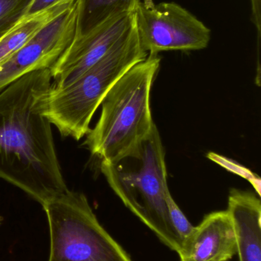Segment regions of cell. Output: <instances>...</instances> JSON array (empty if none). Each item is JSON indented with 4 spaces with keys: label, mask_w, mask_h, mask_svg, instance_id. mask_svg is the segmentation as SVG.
I'll use <instances>...</instances> for the list:
<instances>
[{
    "label": "cell",
    "mask_w": 261,
    "mask_h": 261,
    "mask_svg": "<svg viewBox=\"0 0 261 261\" xmlns=\"http://www.w3.org/2000/svg\"><path fill=\"white\" fill-rule=\"evenodd\" d=\"M50 69L21 76L0 92V179L41 205L67 191L46 116Z\"/></svg>",
    "instance_id": "cell-1"
},
{
    "label": "cell",
    "mask_w": 261,
    "mask_h": 261,
    "mask_svg": "<svg viewBox=\"0 0 261 261\" xmlns=\"http://www.w3.org/2000/svg\"><path fill=\"white\" fill-rule=\"evenodd\" d=\"M160 58L148 54L113 86L101 103V113L84 145L101 161L116 165L136 159L156 126L150 93Z\"/></svg>",
    "instance_id": "cell-2"
},
{
    "label": "cell",
    "mask_w": 261,
    "mask_h": 261,
    "mask_svg": "<svg viewBox=\"0 0 261 261\" xmlns=\"http://www.w3.org/2000/svg\"><path fill=\"white\" fill-rule=\"evenodd\" d=\"M148 56L139 44L136 24L94 65L72 84L52 87L46 116L64 138L79 141L90 132L93 115L113 86Z\"/></svg>",
    "instance_id": "cell-3"
},
{
    "label": "cell",
    "mask_w": 261,
    "mask_h": 261,
    "mask_svg": "<svg viewBox=\"0 0 261 261\" xmlns=\"http://www.w3.org/2000/svg\"><path fill=\"white\" fill-rule=\"evenodd\" d=\"M139 168L126 170L101 161V170L112 190L143 223L173 251L181 242L170 225L165 201L168 190L165 150L157 127L143 147Z\"/></svg>",
    "instance_id": "cell-4"
},
{
    "label": "cell",
    "mask_w": 261,
    "mask_h": 261,
    "mask_svg": "<svg viewBox=\"0 0 261 261\" xmlns=\"http://www.w3.org/2000/svg\"><path fill=\"white\" fill-rule=\"evenodd\" d=\"M42 206L50 231L49 261H133L101 225L84 193L67 190Z\"/></svg>",
    "instance_id": "cell-5"
},
{
    "label": "cell",
    "mask_w": 261,
    "mask_h": 261,
    "mask_svg": "<svg viewBox=\"0 0 261 261\" xmlns=\"http://www.w3.org/2000/svg\"><path fill=\"white\" fill-rule=\"evenodd\" d=\"M134 15L139 44L147 53L202 50L209 44L211 30L177 3L148 8L140 2Z\"/></svg>",
    "instance_id": "cell-6"
},
{
    "label": "cell",
    "mask_w": 261,
    "mask_h": 261,
    "mask_svg": "<svg viewBox=\"0 0 261 261\" xmlns=\"http://www.w3.org/2000/svg\"><path fill=\"white\" fill-rule=\"evenodd\" d=\"M76 25L75 2L26 45L0 64V92L27 73L52 68L73 42Z\"/></svg>",
    "instance_id": "cell-7"
},
{
    "label": "cell",
    "mask_w": 261,
    "mask_h": 261,
    "mask_svg": "<svg viewBox=\"0 0 261 261\" xmlns=\"http://www.w3.org/2000/svg\"><path fill=\"white\" fill-rule=\"evenodd\" d=\"M135 25L134 13L114 17L88 35L75 39L50 69L52 87H64L94 65Z\"/></svg>",
    "instance_id": "cell-8"
},
{
    "label": "cell",
    "mask_w": 261,
    "mask_h": 261,
    "mask_svg": "<svg viewBox=\"0 0 261 261\" xmlns=\"http://www.w3.org/2000/svg\"><path fill=\"white\" fill-rule=\"evenodd\" d=\"M237 252L234 225L225 210L205 216L182 242L178 254L180 261H228Z\"/></svg>",
    "instance_id": "cell-9"
},
{
    "label": "cell",
    "mask_w": 261,
    "mask_h": 261,
    "mask_svg": "<svg viewBox=\"0 0 261 261\" xmlns=\"http://www.w3.org/2000/svg\"><path fill=\"white\" fill-rule=\"evenodd\" d=\"M227 211L234 225L239 261H261V202L254 193L231 189Z\"/></svg>",
    "instance_id": "cell-10"
},
{
    "label": "cell",
    "mask_w": 261,
    "mask_h": 261,
    "mask_svg": "<svg viewBox=\"0 0 261 261\" xmlns=\"http://www.w3.org/2000/svg\"><path fill=\"white\" fill-rule=\"evenodd\" d=\"M140 2V0H76L77 25L75 39L86 36L112 18L134 13Z\"/></svg>",
    "instance_id": "cell-11"
},
{
    "label": "cell",
    "mask_w": 261,
    "mask_h": 261,
    "mask_svg": "<svg viewBox=\"0 0 261 261\" xmlns=\"http://www.w3.org/2000/svg\"><path fill=\"white\" fill-rule=\"evenodd\" d=\"M76 1L58 3L45 10L25 18L0 39V64L32 40L41 29L73 6Z\"/></svg>",
    "instance_id": "cell-12"
},
{
    "label": "cell",
    "mask_w": 261,
    "mask_h": 261,
    "mask_svg": "<svg viewBox=\"0 0 261 261\" xmlns=\"http://www.w3.org/2000/svg\"><path fill=\"white\" fill-rule=\"evenodd\" d=\"M34 0H0V39L27 15Z\"/></svg>",
    "instance_id": "cell-13"
},
{
    "label": "cell",
    "mask_w": 261,
    "mask_h": 261,
    "mask_svg": "<svg viewBox=\"0 0 261 261\" xmlns=\"http://www.w3.org/2000/svg\"><path fill=\"white\" fill-rule=\"evenodd\" d=\"M165 201L170 225L175 234L180 241L181 246H182V242L189 237L194 230L195 226L190 223L186 216L184 215L176 201L173 199L170 189L165 191Z\"/></svg>",
    "instance_id": "cell-14"
},
{
    "label": "cell",
    "mask_w": 261,
    "mask_h": 261,
    "mask_svg": "<svg viewBox=\"0 0 261 261\" xmlns=\"http://www.w3.org/2000/svg\"><path fill=\"white\" fill-rule=\"evenodd\" d=\"M67 1H76V0H34L33 3L31 5L30 8H29V11H28L27 15L25 18L35 15V14L38 13L41 11L45 10V9H49V8L58 4V3Z\"/></svg>",
    "instance_id": "cell-15"
},
{
    "label": "cell",
    "mask_w": 261,
    "mask_h": 261,
    "mask_svg": "<svg viewBox=\"0 0 261 261\" xmlns=\"http://www.w3.org/2000/svg\"><path fill=\"white\" fill-rule=\"evenodd\" d=\"M252 7L253 21L258 32L260 38L261 31V0H251Z\"/></svg>",
    "instance_id": "cell-16"
},
{
    "label": "cell",
    "mask_w": 261,
    "mask_h": 261,
    "mask_svg": "<svg viewBox=\"0 0 261 261\" xmlns=\"http://www.w3.org/2000/svg\"><path fill=\"white\" fill-rule=\"evenodd\" d=\"M143 3H144V5L146 6V7L148 8L153 7V6L155 5L153 0H144V2H143Z\"/></svg>",
    "instance_id": "cell-17"
}]
</instances>
